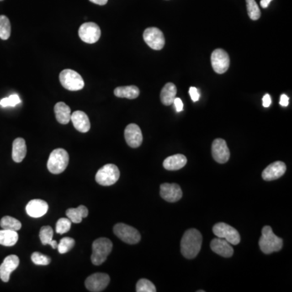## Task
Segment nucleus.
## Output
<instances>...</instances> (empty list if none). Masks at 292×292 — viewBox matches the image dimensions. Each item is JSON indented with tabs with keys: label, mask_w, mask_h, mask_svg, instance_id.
I'll return each mask as SVG.
<instances>
[{
	"label": "nucleus",
	"mask_w": 292,
	"mask_h": 292,
	"mask_svg": "<svg viewBox=\"0 0 292 292\" xmlns=\"http://www.w3.org/2000/svg\"><path fill=\"white\" fill-rule=\"evenodd\" d=\"M55 117L61 124H67L71 121V112L70 107L65 102H58L55 106Z\"/></svg>",
	"instance_id": "5701e85b"
},
{
	"label": "nucleus",
	"mask_w": 292,
	"mask_h": 292,
	"mask_svg": "<svg viewBox=\"0 0 292 292\" xmlns=\"http://www.w3.org/2000/svg\"><path fill=\"white\" fill-rule=\"evenodd\" d=\"M11 35V23L6 16H0V38L7 40Z\"/></svg>",
	"instance_id": "c85d7f7f"
},
{
	"label": "nucleus",
	"mask_w": 292,
	"mask_h": 292,
	"mask_svg": "<svg viewBox=\"0 0 292 292\" xmlns=\"http://www.w3.org/2000/svg\"><path fill=\"white\" fill-rule=\"evenodd\" d=\"M212 155L214 159L219 163L224 164L230 158V150L228 149L226 140L218 138L212 144Z\"/></svg>",
	"instance_id": "ddd939ff"
},
{
	"label": "nucleus",
	"mask_w": 292,
	"mask_h": 292,
	"mask_svg": "<svg viewBox=\"0 0 292 292\" xmlns=\"http://www.w3.org/2000/svg\"><path fill=\"white\" fill-rule=\"evenodd\" d=\"M71 121L75 129L80 133H86L90 129V121L88 115L81 111H76L71 114Z\"/></svg>",
	"instance_id": "aec40b11"
},
{
	"label": "nucleus",
	"mask_w": 292,
	"mask_h": 292,
	"mask_svg": "<svg viewBox=\"0 0 292 292\" xmlns=\"http://www.w3.org/2000/svg\"><path fill=\"white\" fill-rule=\"evenodd\" d=\"M271 97L270 94L268 93H266V95L264 96L263 99H262V103H263V107H270L271 105Z\"/></svg>",
	"instance_id": "58836bf2"
},
{
	"label": "nucleus",
	"mask_w": 292,
	"mask_h": 292,
	"mask_svg": "<svg viewBox=\"0 0 292 292\" xmlns=\"http://www.w3.org/2000/svg\"><path fill=\"white\" fill-rule=\"evenodd\" d=\"M71 222L67 218H61L59 219L56 224V232L60 235L68 232L69 230L71 229Z\"/></svg>",
	"instance_id": "72a5a7b5"
},
{
	"label": "nucleus",
	"mask_w": 292,
	"mask_h": 292,
	"mask_svg": "<svg viewBox=\"0 0 292 292\" xmlns=\"http://www.w3.org/2000/svg\"><path fill=\"white\" fill-rule=\"evenodd\" d=\"M0 226L2 229L11 230H19L22 229V224L19 220L10 216H4L0 221Z\"/></svg>",
	"instance_id": "cd10ccee"
},
{
	"label": "nucleus",
	"mask_w": 292,
	"mask_h": 292,
	"mask_svg": "<svg viewBox=\"0 0 292 292\" xmlns=\"http://www.w3.org/2000/svg\"><path fill=\"white\" fill-rule=\"evenodd\" d=\"M189 94H190L191 98L193 100V102H196L199 100L200 98V93L197 90V88H195V87H191L189 89Z\"/></svg>",
	"instance_id": "e433bc0d"
},
{
	"label": "nucleus",
	"mask_w": 292,
	"mask_h": 292,
	"mask_svg": "<svg viewBox=\"0 0 292 292\" xmlns=\"http://www.w3.org/2000/svg\"><path fill=\"white\" fill-rule=\"evenodd\" d=\"M110 277L104 273H93L86 278V287L90 292H100L106 289L109 285Z\"/></svg>",
	"instance_id": "f8f14e48"
},
{
	"label": "nucleus",
	"mask_w": 292,
	"mask_h": 292,
	"mask_svg": "<svg viewBox=\"0 0 292 292\" xmlns=\"http://www.w3.org/2000/svg\"><path fill=\"white\" fill-rule=\"evenodd\" d=\"M124 137L128 145L132 148H138L141 145L143 135L140 127L135 124H130L124 131Z\"/></svg>",
	"instance_id": "2eb2a0df"
},
{
	"label": "nucleus",
	"mask_w": 292,
	"mask_h": 292,
	"mask_svg": "<svg viewBox=\"0 0 292 292\" xmlns=\"http://www.w3.org/2000/svg\"><path fill=\"white\" fill-rule=\"evenodd\" d=\"M261 234L262 235L259 240L261 252L265 254H271L273 252H279L282 249L283 246V239L273 234L271 226H264Z\"/></svg>",
	"instance_id": "f03ea898"
},
{
	"label": "nucleus",
	"mask_w": 292,
	"mask_h": 292,
	"mask_svg": "<svg viewBox=\"0 0 292 292\" xmlns=\"http://www.w3.org/2000/svg\"><path fill=\"white\" fill-rule=\"evenodd\" d=\"M68 162V153L64 149H56L50 153L47 162V168L50 173L58 175L66 170Z\"/></svg>",
	"instance_id": "20e7f679"
},
{
	"label": "nucleus",
	"mask_w": 292,
	"mask_h": 292,
	"mask_svg": "<svg viewBox=\"0 0 292 292\" xmlns=\"http://www.w3.org/2000/svg\"><path fill=\"white\" fill-rule=\"evenodd\" d=\"M174 104H175V107H176V111L177 112H182L183 110V102H182V100L180 98H179V97H176L175 100H174Z\"/></svg>",
	"instance_id": "4c0bfd02"
},
{
	"label": "nucleus",
	"mask_w": 292,
	"mask_h": 292,
	"mask_svg": "<svg viewBox=\"0 0 292 292\" xmlns=\"http://www.w3.org/2000/svg\"><path fill=\"white\" fill-rule=\"evenodd\" d=\"M160 195L166 202H176L182 198L183 192L179 184L162 183L160 187Z\"/></svg>",
	"instance_id": "4468645a"
},
{
	"label": "nucleus",
	"mask_w": 292,
	"mask_h": 292,
	"mask_svg": "<svg viewBox=\"0 0 292 292\" xmlns=\"http://www.w3.org/2000/svg\"><path fill=\"white\" fill-rule=\"evenodd\" d=\"M114 93L116 97L121 98L135 99L140 95V90L135 86H120L114 90Z\"/></svg>",
	"instance_id": "a878e982"
},
{
	"label": "nucleus",
	"mask_w": 292,
	"mask_h": 292,
	"mask_svg": "<svg viewBox=\"0 0 292 292\" xmlns=\"http://www.w3.org/2000/svg\"><path fill=\"white\" fill-rule=\"evenodd\" d=\"M143 38L145 43L153 50H162L165 45L163 33L155 27L145 29L143 33Z\"/></svg>",
	"instance_id": "1a4fd4ad"
},
{
	"label": "nucleus",
	"mask_w": 292,
	"mask_h": 292,
	"mask_svg": "<svg viewBox=\"0 0 292 292\" xmlns=\"http://www.w3.org/2000/svg\"><path fill=\"white\" fill-rule=\"evenodd\" d=\"M187 164V157L183 155H175L164 160V168L168 171H178Z\"/></svg>",
	"instance_id": "4be33fe9"
},
{
	"label": "nucleus",
	"mask_w": 292,
	"mask_h": 292,
	"mask_svg": "<svg viewBox=\"0 0 292 292\" xmlns=\"http://www.w3.org/2000/svg\"><path fill=\"white\" fill-rule=\"evenodd\" d=\"M75 240L71 237H65L60 240V244H58V250L60 254H65L68 252L74 247Z\"/></svg>",
	"instance_id": "2f4dec72"
},
{
	"label": "nucleus",
	"mask_w": 292,
	"mask_h": 292,
	"mask_svg": "<svg viewBox=\"0 0 292 292\" xmlns=\"http://www.w3.org/2000/svg\"><path fill=\"white\" fill-rule=\"evenodd\" d=\"M18 233L16 230L2 229L0 230V245L7 247H11L17 244L18 241Z\"/></svg>",
	"instance_id": "bb28decb"
},
{
	"label": "nucleus",
	"mask_w": 292,
	"mask_h": 292,
	"mask_svg": "<svg viewBox=\"0 0 292 292\" xmlns=\"http://www.w3.org/2000/svg\"><path fill=\"white\" fill-rule=\"evenodd\" d=\"M202 245V235L197 229H188L181 240V252L187 259L197 257Z\"/></svg>",
	"instance_id": "f257e3e1"
},
{
	"label": "nucleus",
	"mask_w": 292,
	"mask_h": 292,
	"mask_svg": "<svg viewBox=\"0 0 292 292\" xmlns=\"http://www.w3.org/2000/svg\"><path fill=\"white\" fill-rule=\"evenodd\" d=\"M114 235L129 245H135L140 242L141 236L135 228L127 224H118L114 226Z\"/></svg>",
	"instance_id": "0eeeda50"
},
{
	"label": "nucleus",
	"mask_w": 292,
	"mask_h": 292,
	"mask_svg": "<svg viewBox=\"0 0 292 292\" xmlns=\"http://www.w3.org/2000/svg\"><path fill=\"white\" fill-rule=\"evenodd\" d=\"M247 11L248 17L252 21H257L261 17V10H260L257 2L255 0H246Z\"/></svg>",
	"instance_id": "c756f323"
},
{
	"label": "nucleus",
	"mask_w": 292,
	"mask_h": 292,
	"mask_svg": "<svg viewBox=\"0 0 292 292\" xmlns=\"http://www.w3.org/2000/svg\"><path fill=\"white\" fill-rule=\"evenodd\" d=\"M27 147L23 138H17L12 144V159L16 162H22L26 156Z\"/></svg>",
	"instance_id": "412c9836"
},
{
	"label": "nucleus",
	"mask_w": 292,
	"mask_h": 292,
	"mask_svg": "<svg viewBox=\"0 0 292 292\" xmlns=\"http://www.w3.org/2000/svg\"><path fill=\"white\" fill-rule=\"evenodd\" d=\"M60 83L64 88L70 91L81 90L85 86L83 78L71 69H65L60 74Z\"/></svg>",
	"instance_id": "423d86ee"
},
{
	"label": "nucleus",
	"mask_w": 292,
	"mask_h": 292,
	"mask_svg": "<svg viewBox=\"0 0 292 292\" xmlns=\"http://www.w3.org/2000/svg\"><path fill=\"white\" fill-rule=\"evenodd\" d=\"M120 172L114 164H107L99 169L96 174L95 180L102 186L113 185L119 180Z\"/></svg>",
	"instance_id": "39448f33"
},
{
	"label": "nucleus",
	"mask_w": 292,
	"mask_h": 292,
	"mask_svg": "<svg viewBox=\"0 0 292 292\" xmlns=\"http://www.w3.org/2000/svg\"><path fill=\"white\" fill-rule=\"evenodd\" d=\"M31 260L33 263L38 266H47L50 263L51 259L48 256L43 255L41 252H33L31 256Z\"/></svg>",
	"instance_id": "f704fd0d"
},
{
	"label": "nucleus",
	"mask_w": 292,
	"mask_h": 292,
	"mask_svg": "<svg viewBox=\"0 0 292 292\" xmlns=\"http://www.w3.org/2000/svg\"><path fill=\"white\" fill-rule=\"evenodd\" d=\"M213 232L217 237L226 240L230 245H237L240 244V233L238 232L236 229L228 224L224 223L215 224L213 227Z\"/></svg>",
	"instance_id": "6e6552de"
},
{
	"label": "nucleus",
	"mask_w": 292,
	"mask_h": 292,
	"mask_svg": "<svg viewBox=\"0 0 292 292\" xmlns=\"http://www.w3.org/2000/svg\"><path fill=\"white\" fill-rule=\"evenodd\" d=\"M287 171L286 164L281 161H277L269 165L263 172L262 178L266 181H272L278 180L285 174Z\"/></svg>",
	"instance_id": "f3484780"
},
{
	"label": "nucleus",
	"mask_w": 292,
	"mask_h": 292,
	"mask_svg": "<svg viewBox=\"0 0 292 292\" xmlns=\"http://www.w3.org/2000/svg\"><path fill=\"white\" fill-rule=\"evenodd\" d=\"M279 103L283 107H288V104H289V97L286 95V94H282L280 97V102H279Z\"/></svg>",
	"instance_id": "ea45409f"
},
{
	"label": "nucleus",
	"mask_w": 292,
	"mask_h": 292,
	"mask_svg": "<svg viewBox=\"0 0 292 292\" xmlns=\"http://www.w3.org/2000/svg\"><path fill=\"white\" fill-rule=\"evenodd\" d=\"M79 37L89 44L97 43L101 37V29L96 23L86 22L79 28Z\"/></svg>",
	"instance_id": "9d476101"
},
{
	"label": "nucleus",
	"mask_w": 292,
	"mask_h": 292,
	"mask_svg": "<svg viewBox=\"0 0 292 292\" xmlns=\"http://www.w3.org/2000/svg\"><path fill=\"white\" fill-rule=\"evenodd\" d=\"M176 93H177V89L175 84H166L160 94V98L162 104L165 106H171L176 98Z\"/></svg>",
	"instance_id": "b1692460"
},
{
	"label": "nucleus",
	"mask_w": 292,
	"mask_h": 292,
	"mask_svg": "<svg viewBox=\"0 0 292 292\" xmlns=\"http://www.w3.org/2000/svg\"><path fill=\"white\" fill-rule=\"evenodd\" d=\"M211 65L214 71L218 74H224L230 66V57L223 49H216L212 53Z\"/></svg>",
	"instance_id": "9b49d317"
},
{
	"label": "nucleus",
	"mask_w": 292,
	"mask_h": 292,
	"mask_svg": "<svg viewBox=\"0 0 292 292\" xmlns=\"http://www.w3.org/2000/svg\"><path fill=\"white\" fill-rule=\"evenodd\" d=\"M135 290L137 292H155L157 291L154 283L145 278L138 281Z\"/></svg>",
	"instance_id": "473e14b6"
},
{
	"label": "nucleus",
	"mask_w": 292,
	"mask_h": 292,
	"mask_svg": "<svg viewBox=\"0 0 292 292\" xmlns=\"http://www.w3.org/2000/svg\"><path fill=\"white\" fill-rule=\"evenodd\" d=\"M113 244L107 238H99L93 243L91 261L95 266H100L107 261V257L112 252Z\"/></svg>",
	"instance_id": "7ed1b4c3"
},
{
	"label": "nucleus",
	"mask_w": 292,
	"mask_h": 292,
	"mask_svg": "<svg viewBox=\"0 0 292 292\" xmlns=\"http://www.w3.org/2000/svg\"><path fill=\"white\" fill-rule=\"evenodd\" d=\"M22 100L17 94H12L8 97L2 98L0 101V106L2 107H16L17 105L20 104Z\"/></svg>",
	"instance_id": "c9c22d12"
},
{
	"label": "nucleus",
	"mask_w": 292,
	"mask_h": 292,
	"mask_svg": "<svg viewBox=\"0 0 292 292\" xmlns=\"http://www.w3.org/2000/svg\"><path fill=\"white\" fill-rule=\"evenodd\" d=\"M90 1L95 3V4L101 5V6L107 4V2H108V0H90Z\"/></svg>",
	"instance_id": "a19ab883"
},
{
	"label": "nucleus",
	"mask_w": 292,
	"mask_h": 292,
	"mask_svg": "<svg viewBox=\"0 0 292 292\" xmlns=\"http://www.w3.org/2000/svg\"><path fill=\"white\" fill-rule=\"evenodd\" d=\"M0 1H3V0H0Z\"/></svg>",
	"instance_id": "37998d69"
},
{
	"label": "nucleus",
	"mask_w": 292,
	"mask_h": 292,
	"mask_svg": "<svg viewBox=\"0 0 292 292\" xmlns=\"http://www.w3.org/2000/svg\"><path fill=\"white\" fill-rule=\"evenodd\" d=\"M19 257L16 255H10L5 258L2 265L0 266V278L4 283H7L10 279L11 273L17 270L19 266Z\"/></svg>",
	"instance_id": "dca6fc26"
},
{
	"label": "nucleus",
	"mask_w": 292,
	"mask_h": 292,
	"mask_svg": "<svg viewBox=\"0 0 292 292\" xmlns=\"http://www.w3.org/2000/svg\"><path fill=\"white\" fill-rule=\"evenodd\" d=\"M89 210L85 205H80L77 208H70L67 209L66 215L67 219L73 224H80L84 218L88 216Z\"/></svg>",
	"instance_id": "393cba45"
},
{
	"label": "nucleus",
	"mask_w": 292,
	"mask_h": 292,
	"mask_svg": "<svg viewBox=\"0 0 292 292\" xmlns=\"http://www.w3.org/2000/svg\"><path fill=\"white\" fill-rule=\"evenodd\" d=\"M271 2H272V0H261V6L263 8H266Z\"/></svg>",
	"instance_id": "79ce46f5"
},
{
	"label": "nucleus",
	"mask_w": 292,
	"mask_h": 292,
	"mask_svg": "<svg viewBox=\"0 0 292 292\" xmlns=\"http://www.w3.org/2000/svg\"><path fill=\"white\" fill-rule=\"evenodd\" d=\"M49 205L47 202L41 199L32 200L27 204L26 213L32 218H41L47 213Z\"/></svg>",
	"instance_id": "a211bd4d"
},
{
	"label": "nucleus",
	"mask_w": 292,
	"mask_h": 292,
	"mask_svg": "<svg viewBox=\"0 0 292 292\" xmlns=\"http://www.w3.org/2000/svg\"><path fill=\"white\" fill-rule=\"evenodd\" d=\"M53 234H54V230L51 226H44L41 228L39 237L43 245H50V243L53 240Z\"/></svg>",
	"instance_id": "7c9ffc66"
},
{
	"label": "nucleus",
	"mask_w": 292,
	"mask_h": 292,
	"mask_svg": "<svg viewBox=\"0 0 292 292\" xmlns=\"http://www.w3.org/2000/svg\"><path fill=\"white\" fill-rule=\"evenodd\" d=\"M210 247L213 252L226 258L232 257L234 253V249L230 246V243H228L226 240L222 238H215L212 240L210 243Z\"/></svg>",
	"instance_id": "6ab92c4d"
}]
</instances>
